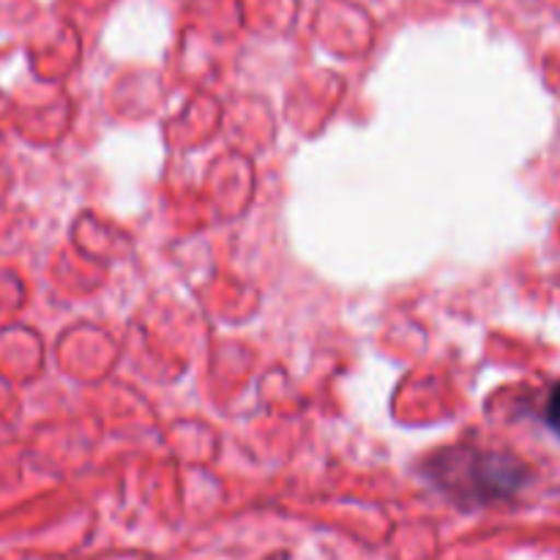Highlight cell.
I'll list each match as a JSON object with an SVG mask.
<instances>
[{
  "mask_svg": "<svg viewBox=\"0 0 560 560\" xmlns=\"http://www.w3.org/2000/svg\"><path fill=\"white\" fill-rule=\"evenodd\" d=\"M438 481L448 495L457 501L470 503H490L498 498H506L523 485V468L520 463L509 457H492V454H481L465 463V468L441 470Z\"/></svg>",
  "mask_w": 560,
  "mask_h": 560,
  "instance_id": "obj_1",
  "label": "cell"
},
{
  "mask_svg": "<svg viewBox=\"0 0 560 560\" xmlns=\"http://www.w3.org/2000/svg\"><path fill=\"white\" fill-rule=\"evenodd\" d=\"M547 424L560 435V383L552 388L550 399H547Z\"/></svg>",
  "mask_w": 560,
  "mask_h": 560,
  "instance_id": "obj_2",
  "label": "cell"
}]
</instances>
